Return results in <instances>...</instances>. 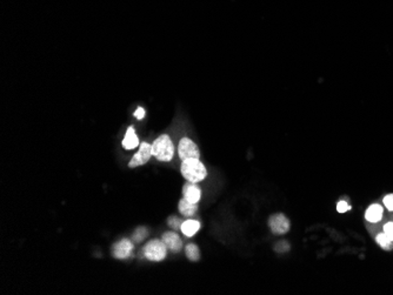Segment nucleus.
I'll list each match as a JSON object with an SVG mask.
<instances>
[{
  "label": "nucleus",
  "mask_w": 393,
  "mask_h": 295,
  "mask_svg": "<svg viewBox=\"0 0 393 295\" xmlns=\"http://www.w3.org/2000/svg\"><path fill=\"white\" fill-rule=\"evenodd\" d=\"M383 213H384V210L380 205H378V204L371 205V206L367 208V211H366L365 219L367 220L368 222H372V223L379 222L383 217Z\"/></svg>",
  "instance_id": "9d476101"
},
{
  "label": "nucleus",
  "mask_w": 393,
  "mask_h": 295,
  "mask_svg": "<svg viewBox=\"0 0 393 295\" xmlns=\"http://www.w3.org/2000/svg\"><path fill=\"white\" fill-rule=\"evenodd\" d=\"M133 241L130 239H121L118 242H116L112 247V255L116 259H127L132 255L133 252Z\"/></svg>",
  "instance_id": "0eeeda50"
},
{
  "label": "nucleus",
  "mask_w": 393,
  "mask_h": 295,
  "mask_svg": "<svg viewBox=\"0 0 393 295\" xmlns=\"http://www.w3.org/2000/svg\"><path fill=\"white\" fill-rule=\"evenodd\" d=\"M185 254L187 256L188 260L193 262L199 261L200 259V251L199 248H198V246L194 245V243H188V245L185 247Z\"/></svg>",
  "instance_id": "4468645a"
},
{
  "label": "nucleus",
  "mask_w": 393,
  "mask_h": 295,
  "mask_svg": "<svg viewBox=\"0 0 393 295\" xmlns=\"http://www.w3.org/2000/svg\"><path fill=\"white\" fill-rule=\"evenodd\" d=\"M182 220L179 219V217H176V216H171L169 220H167V223H169V226L171 228L176 229V231H178V229L181 228V225H182Z\"/></svg>",
  "instance_id": "f3484780"
},
{
  "label": "nucleus",
  "mask_w": 393,
  "mask_h": 295,
  "mask_svg": "<svg viewBox=\"0 0 393 295\" xmlns=\"http://www.w3.org/2000/svg\"><path fill=\"white\" fill-rule=\"evenodd\" d=\"M152 157V145H150L149 142H142L139 146V151L134 154L133 158L131 159L128 167L136 168L139 166L145 165L146 162L150 161Z\"/></svg>",
  "instance_id": "423d86ee"
},
{
  "label": "nucleus",
  "mask_w": 393,
  "mask_h": 295,
  "mask_svg": "<svg viewBox=\"0 0 393 295\" xmlns=\"http://www.w3.org/2000/svg\"><path fill=\"white\" fill-rule=\"evenodd\" d=\"M163 241L167 249L172 253H179L182 248V241L178 234L175 232H167L163 234Z\"/></svg>",
  "instance_id": "6e6552de"
},
{
  "label": "nucleus",
  "mask_w": 393,
  "mask_h": 295,
  "mask_svg": "<svg viewBox=\"0 0 393 295\" xmlns=\"http://www.w3.org/2000/svg\"><path fill=\"white\" fill-rule=\"evenodd\" d=\"M269 227L275 235H284L290 231L291 222L284 214L278 213L269 219Z\"/></svg>",
  "instance_id": "39448f33"
},
{
  "label": "nucleus",
  "mask_w": 393,
  "mask_h": 295,
  "mask_svg": "<svg viewBox=\"0 0 393 295\" xmlns=\"http://www.w3.org/2000/svg\"><path fill=\"white\" fill-rule=\"evenodd\" d=\"M384 233L393 241V222H388L384 226Z\"/></svg>",
  "instance_id": "412c9836"
},
{
  "label": "nucleus",
  "mask_w": 393,
  "mask_h": 295,
  "mask_svg": "<svg viewBox=\"0 0 393 295\" xmlns=\"http://www.w3.org/2000/svg\"><path fill=\"white\" fill-rule=\"evenodd\" d=\"M199 229H200L199 221H197V220H185V221L182 222L181 231L182 232V234H184L185 237L191 238L193 237Z\"/></svg>",
  "instance_id": "f8f14e48"
},
{
  "label": "nucleus",
  "mask_w": 393,
  "mask_h": 295,
  "mask_svg": "<svg viewBox=\"0 0 393 295\" xmlns=\"http://www.w3.org/2000/svg\"><path fill=\"white\" fill-rule=\"evenodd\" d=\"M349 210H351V206H349V204H347L346 201L341 200L337 204V211L339 213H345V212Z\"/></svg>",
  "instance_id": "aec40b11"
},
{
  "label": "nucleus",
  "mask_w": 393,
  "mask_h": 295,
  "mask_svg": "<svg viewBox=\"0 0 393 295\" xmlns=\"http://www.w3.org/2000/svg\"><path fill=\"white\" fill-rule=\"evenodd\" d=\"M152 156L155 157L159 161H171L175 156V146L172 140L167 134H163L153 142Z\"/></svg>",
  "instance_id": "f03ea898"
},
{
  "label": "nucleus",
  "mask_w": 393,
  "mask_h": 295,
  "mask_svg": "<svg viewBox=\"0 0 393 295\" xmlns=\"http://www.w3.org/2000/svg\"><path fill=\"white\" fill-rule=\"evenodd\" d=\"M181 174L186 180L190 183H200L208 175L204 163L199 159H186L182 160L181 163Z\"/></svg>",
  "instance_id": "f257e3e1"
},
{
  "label": "nucleus",
  "mask_w": 393,
  "mask_h": 295,
  "mask_svg": "<svg viewBox=\"0 0 393 295\" xmlns=\"http://www.w3.org/2000/svg\"><path fill=\"white\" fill-rule=\"evenodd\" d=\"M383 200H384V205H385V207L388 208L389 211L393 212V194L386 195Z\"/></svg>",
  "instance_id": "6ab92c4d"
},
{
  "label": "nucleus",
  "mask_w": 393,
  "mask_h": 295,
  "mask_svg": "<svg viewBox=\"0 0 393 295\" xmlns=\"http://www.w3.org/2000/svg\"><path fill=\"white\" fill-rule=\"evenodd\" d=\"M274 249H275V252L283 254V253H286L290 251V243L287 242V241H280V242H278L277 245H275Z\"/></svg>",
  "instance_id": "a211bd4d"
},
{
  "label": "nucleus",
  "mask_w": 393,
  "mask_h": 295,
  "mask_svg": "<svg viewBox=\"0 0 393 295\" xmlns=\"http://www.w3.org/2000/svg\"><path fill=\"white\" fill-rule=\"evenodd\" d=\"M134 117H136L137 119H143L144 117H145V109L143 108V107H138L137 108V111L134 112Z\"/></svg>",
  "instance_id": "4be33fe9"
},
{
  "label": "nucleus",
  "mask_w": 393,
  "mask_h": 295,
  "mask_svg": "<svg viewBox=\"0 0 393 295\" xmlns=\"http://www.w3.org/2000/svg\"><path fill=\"white\" fill-rule=\"evenodd\" d=\"M197 211H198L197 204L187 201L186 199H181V200L179 201V212H181L184 216L186 217L193 216L194 214L197 213Z\"/></svg>",
  "instance_id": "ddd939ff"
},
{
  "label": "nucleus",
  "mask_w": 393,
  "mask_h": 295,
  "mask_svg": "<svg viewBox=\"0 0 393 295\" xmlns=\"http://www.w3.org/2000/svg\"><path fill=\"white\" fill-rule=\"evenodd\" d=\"M377 243L385 251H392L393 249V241L385 233H380L376 237Z\"/></svg>",
  "instance_id": "2eb2a0df"
},
{
  "label": "nucleus",
  "mask_w": 393,
  "mask_h": 295,
  "mask_svg": "<svg viewBox=\"0 0 393 295\" xmlns=\"http://www.w3.org/2000/svg\"><path fill=\"white\" fill-rule=\"evenodd\" d=\"M182 195H184V199H186L187 201L198 204V201L202 198V190H200V187L198 185L188 181L182 187Z\"/></svg>",
  "instance_id": "1a4fd4ad"
},
{
  "label": "nucleus",
  "mask_w": 393,
  "mask_h": 295,
  "mask_svg": "<svg viewBox=\"0 0 393 295\" xmlns=\"http://www.w3.org/2000/svg\"><path fill=\"white\" fill-rule=\"evenodd\" d=\"M144 255L150 261H163L167 255V247L163 240H151L143 249Z\"/></svg>",
  "instance_id": "7ed1b4c3"
},
{
  "label": "nucleus",
  "mask_w": 393,
  "mask_h": 295,
  "mask_svg": "<svg viewBox=\"0 0 393 295\" xmlns=\"http://www.w3.org/2000/svg\"><path fill=\"white\" fill-rule=\"evenodd\" d=\"M148 234H149V229L146 228V227H138L136 231L133 232V234H132V241H133V242H137V243H139V242H142V241L145 239L146 237H148Z\"/></svg>",
  "instance_id": "dca6fc26"
},
{
  "label": "nucleus",
  "mask_w": 393,
  "mask_h": 295,
  "mask_svg": "<svg viewBox=\"0 0 393 295\" xmlns=\"http://www.w3.org/2000/svg\"><path fill=\"white\" fill-rule=\"evenodd\" d=\"M178 154L181 160L186 159H199L200 152L196 142L188 138H182L178 146Z\"/></svg>",
  "instance_id": "20e7f679"
},
{
  "label": "nucleus",
  "mask_w": 393,
  "mask_h": 295,
  "mask_svg": "<svg viewBox=\"0 0 393 295\" xmlns=\"http://www.w3.org/2000/svg\"><path fill=\"white\" fill-rule=\"evenodd\" d=\"M138 145H139V140H138L137 134L134 132V128L128 127L125 138L122 140V147L125 150H133V148L138 147Z\"/></svg>",
  "instance_id": "9b49d317"
}]
</instances>
